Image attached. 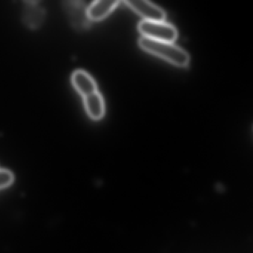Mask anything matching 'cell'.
Listing matches in <instances>:
<instances>
[{
	"label": "cell",
	"instance_id": "6da1fadb",
	"mask_svg": "<svg viewBox=\"0 0 253 253\" xmlns=\"http://www.w3.org/2000/svg\"><path fill=\"white\" fill-rule=\"evenodd\" d=\"M138 44L144 51L177 67H187L190 63V56L188 52L173 42H160L142 37L139 39Z\"/></svg>",
	"mask_w": 253,
	"mask_h": 253
},
{
	"label": "cell",
	"instance_id": "7a4b0ae2",
	"mask_svg": "<svg viewBox=\"0 0 253 253\" xmlns=\"http://www.w3.org/2000/svg\"><path fill=\"white\" fill-rule=\"evenodd\" d=\"M138 30L143 38L160 42H173L178 35L175 27L165 22L143 20L139 23Z\"/></svg>",
	"mask_w": 253,
	"mask_h": 253
},
{
	"label": "cell",
	"instance_id": "3957f363",
	"mask_svg": "<svg viewBox=\"0 0 253 253\" xmlns=\"http://www.w3.org/2000/svg\"><path fill=\"white\" fill-rule=\"evenodd\" d=\"M124 2L145 21H165V11L152 2L146 0H126Z\"/></svg>",
	"mask_w": 253,
	"mask_h": 253
},
{
	"label": "cell",
	"instance_id": "277c9868",
	"mask_svg": "<svg viewBox=\"0 0 253 253\" xmlns=\"http://www.w3.org/2000/svg\"><path fill=\"white\" fill-rule=\"evenodd\" d=\"M120 3L117 0H97L87 8L90 21H100L109 16Z\"/></svg>",
	"mask_w": 253,
	"mask_h": 253
},
{
	"label": "cell",
	"instance_id": "5b68a950",
	"mask_svg": "<svg viewBox=\"0 0 253 253\" xmlns=\"http://www.w3.org/2000/svg\"><path fill=\"white\" fill-rule=\"evenodd\" d=\"M64 8L67 11L68 15L70 17L71 23L77 29H83L86 27L88 20L87 16V8L85 9L82 2L70 1L64 2Z\"/></svg>",
	"mask_w": 253,
	"mask_h": 253
},
{
	"label": "cell",
	"instance_id": "8992f818",
	"mask_svg": "<svg viewBox=\"0 0 253 253\" xmlns=\"http://www.w3.org/2000/svg\"><path fill=\"white\" fill-rule=\"evenodd\" d=\"M72 81L77 91L84 97L97 91L95 81L84 71L78 70L74 72Z\"/></svg>",
	"mask_w": 253,
	"mask_h": 253
},
{
	"label": "cell",
	"instance_id": "52a82bcc",
	"mask_svg": "<svg viewBox=\"0 0 253 253\" xmlns=\"http://www.w3.org/2000/svg\"><path fill=\"white\" fill-rule=\"evenodd\" d=\"M84 104L91 119L98 121L103 118L105 113L104 100L98 91L84 97Z\"/></svg>",
	"mask_w": 253,
	"mask_h": 253
},
{
	"label": "cell",
	"instance_id": "ba28073f",
	"mask_svg": "<svg viewBox=\"0 0 253 253\" xmlns=\"http://www.w3.org/2000/svg\"><path fill=\"white\" fill-rule=\"evenodd\" d=\"M29 3L28 8H26L25 12V19H26V23L30 27H37L40 23L42 22L43 18V11L41 8H38V2H27Z\"/></svg>",
	"mask_w": 253,
	"mask_h": 253
},
{
	"label": "cell",
	"instance_id": "9c48e42d",
	"mask_svg": "<svg viewBox=\"0 0 253 253\" xmlns=\"http://www.w3.org/2000/svg\"><path fill=\"white\" fill-rule=\"evenodd\" d=\"M14 174L6 169H0V189H5L14 182Z\"/></svg>",
	"mask_w": 253,
	"mask_h": 253
}]
</instances>
